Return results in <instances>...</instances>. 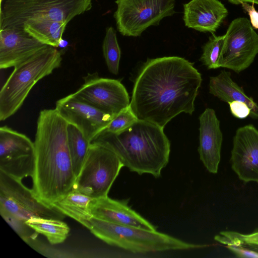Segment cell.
Listing matches in <instances>:
<instances>
[{
  "mask_svg": "<svg viewBox=\"0 0 258 258\" xmlns=\"http://www.w3.org/2000/svg\"><path fill=\"white\" fill-rule=\"evenodd\" d=\"M224 35L219 68L239 73L251 65L258 54V33L248 19L239 17L230 23Z\"/></svg>",
  "mask_w": 258,
  "mask_h": 258,
  "instance_id": "10",
  "label": "cell"
},
{
  "mask_svg": "<svg viewBox=\"0 0 258 258\" xmlns=\"http://www.w3.org/2000/svg\"><path fill=\"white\" fill-rule=\"evenodd\" d=\"M214 239L226 245L232 244L258 247V231L248 234L235 231H222L216 235Z\"/></svg>",
  "mask_w": 258,
  "mask_h": 258,
  "instance_id": "26",
  "label": "cell"
},
{
  "mask_svg": "<svg viewBox=\"0 0 258 258\" xmlns=\"http://www.w3.org/2000/svg\"><path fill=\"white\" fill-rule=\"evenodd\" d=\"M185 25L200 32H216L228 14L218 0H191L183 5Z\"/></svg>",
  "mask_w": 258,
  "mask_h": 258,
  "instance_id": "18",
  "label": "cell"
},
{
  "mask_svg": "<svg viewBox=\"0 0 258 258\" xmlns=\"http://www.w3.org/2000/svg\"><path fill=\"white\" fill-rule=\"evenodd\" d=\"M230 3L234 5L241 4L242 3H251L258 5V0H228Z\"/></svg>",
  "mask_w": 258,
  "mask_h": 258,
  "instance_id": "32",
  "label": "cell"
},
{
  "mask_svg": "<svg viewBox=\"0 0 258 258\" xmlns=\"http://www.w3.org/2000/svg\"><path fill=\"white\" fill-rule=\"evenodd\" d=\"M93 199L88 196L73 190L52 206L89 229L90 220L93 217L90 204Z\"/></svg>",
  "mask_w": 258,
  "mask_h": 258,
  "instance_id": "20",
  "label": "cell"
},
{
  "mask_svg": "<svg viewBox=\"0 0 258 258\" xmlns=\"http://www.w3.org/2000/svg\"><path fill=\"white\" fill-rule=\"evenodd\" d=\"M163 130L152 122L138 119L118 133L103 130L91 142L113 150L131 171L158 178L168 163L170 152V143Z\"/></svg>",
  "mask_w": 258,
  "mask_h": 258,
  "instance_id": "3",
  "label": "cell"
},
{
  "mask_svg": "<svg viewBox=\"0 0 258 258\" xmlns=\"http://www.w3.org/2000/svg\"><path fill=\"white\" fill-rule=\"evenodd\" d=\"M3 218L28 244L32 246L37 240L38 233L25 221L9 214L0 212Z\"/></svg>",
  "mask_w": 258,
  "mask_h": 258,
  "instance_id": "27",
  "label": "cell"
},
{
  "mask_svg": "<svg viewBox=\"0 0 258 258\" xmlns=\"http://www.w3.org/2000/svg\"><path fill=\"white\" fill-rule=\"evenodd\" d=\"M60 52L47 45L14 67L0 91V120L14 115L22 106L33 86L59 67Z\"/></svg>",
  "mask_w": 258,
  "mask_h": 258,
  "instance_id": "4",
  "label": "cell"
},
{
  "mask_svg": "<svg viewBox=\"0 0 258 258\" xmlns=\"http://www.w3.org/2000/svg\"><path fill=\"white\" fill-rule=\"evenodd\" d=\"M122 167L120 159L113 150L91 142L73 190L94 199L107 197Z\"/></svg>",
  "mask_w": 258,
  "mask_h": 258,
  "instance_id": "7",
  "label": "cell"
},
{
  "mask_svg": "<svg viewBox=\"0 0 258 258\" xmlns=\"http://www.w3.org/2000/svg\"><path fill=\"white\" fill-rule=\"evenodd\" d=\"M68 124L55 108L42 110L37 121L32 190L49 206L73 191L76 179L68 142Z\"/></svg>",
  "mask_w": 258,
  "mask_h": 258,
  "instance_id": "2",
  "label": "cell"
},
{
  "mask_svg": "<svg viewBox=\"0 0 258 258\" xmlns=\"http://www.w3.org/2000/svg\"><path fill=\"white\" fill-rule=\"evenodd\" d=\"M115 3L117 29L126 36H140L149 27L159 25L175 12V0H116Z\"/></svg>",
  "mask_w": 258,
  "mask_h": 258,
  "instance_id": "8",
  "label": "cell"
},
{
  "mask_svg": "<svg viewBox=\"0 0 258 258\" xmlns=\"http://www.w3.org/2000/svg\"><path fill=\"white\" fill-rule=\"evenodd\" d=\"M226 247L239 257H258V249L246 247L245 245H227Z\"/></svg>",
  "mask_w": 258,
  "mask_h": 258,
  "instance_id": "30",
  "label": "cell"
},
{
  "mask_svg": "<svg viewBox=\"0 0 258 258\" xmlns=\"http://www.w3.org/2000/svg\"><path fill=\"white\" fill-rule=\"evenodd\" d=\"M127 200H113L108 196L94 199L90 204L93 217L114 224L150 231L156 227L128 206Z\"/></svg>",
  "mask_w": 258,
  "mask_h": 258,
  "instance_id": "17",
  "label": "cell"
},
{
  "mask_svg": "<svg viewBox=\"0 0 258 258\" xmlns=\"http://www.w3.org/2000/svg\"><path fill=\"white\" fill-rule=\"evenodd\" d=\"M67 136L73 169L77 177L80 172L91 143L77 127L69 123L67 128Z\"/></svg>",
  "mask_w": 258,
  "mask_h": 258,
  "instance_id": "23",
  "label": "cell"
},
{
  "mask_svg": "<svg viewBox=\"0 0 258 258\" xmlns=\"http://www.w3.org/2000/svg\"><path fill=\"white\" fill-rule=\"evenodd\" d=\"M35 168L34 142L7 126L0 128V171L19 180L32 177Z\"/></svg>",
  "mask_w": 258,
  "mask_h": 258,
  "instance_id": "11",
  "label": "cell"
},
{
  "mask_svg": "<svg viewBox=\"0 0 258 258\" xmlns=\"http://www.w3.org/2000/svg\"><path fill=\"white\" fill-rule=\"evenodd\" d=\"M23 29L0 30V69L15 67L46 46Z\"/></svg>",
  "mask_w": 258,
  "mask_h": 258,
  "instance_id": "15",
  "label": "cell"
},
{
  "mask_svg": "<svg viewBox=\"0 0 258 258\" xmlns=\"http://www.w3.org/2000/svg\"><path fill=\"white\" fill-rule=\"evenodd\" d=\"M138 119L129 105L115 115L104 130L112 133H118L130 126Z\"/></svg>",
  "mask_w": 258,
  "mask_h": 258,
  "instance_id": "28",
  "label": "cell"
},
{
  "mask_svg": "<svg viewBox=\"0 0 258 258\" xmlns=\"http://www.w3.org/2000/svg\"><path fill=\"white\" fill-rule=\"evenodd\" d=\"M67 23L51 19H37L24 24L23 29L30 35L44 44L57 47Z\"/></svg>",
  "mask_w": 258,
  "mask_h": 258,
  "instance_id": "21",
  "label": "cell"
},
{
  "mask_svg": "<svg viewBox=\"0 0 258 258\" xmlns=\"http://www.w3.org/2000/svg\"><path fill=\"white\" fill-rule=\"evenodd\" d=\"M93 0H6L1 9L0 28L22 29L27 22L51 19L68 23L89 11Z\"/></svg>",
  "mask_w": 258,
  "mask_h": 258,
  "instance_id": "6",
  "label": "cell"
},
{
  "mask_svg": "<svg viewBox=\"0 0 258 258\" xmlns=\"http://www.w3.org/2000/svg\"><path fill=\"white\" fill-rule=\"evenodd\" d=\"M225 35L216 36L212 33L203 47L200 61L208 69L219 68V60L222 50Z\"/></svg>",
  "mask_w": 258,
  "mask_h": 258,
  "instance_id": "25",
  "label": "cell"
},
{
  "mask_svg": "<svg viewBox=\"0 0 258 258\" xmlns=\"http://www.w3.org/2000/svg\"><path fill=\"white\" fill-rule=\"evenodd\" d=\"M230 162L232 170L241 180L258 183V130L253 125L237 130Z\"/></svg>",
  "mask_w": 258,
  "mask_h": 258,
  "instance_id": "14",
  "label": "cell"
},
{
  "mask_svg": "<svg viewBox=\"0 0 258 258\" xmlns=\"http://www.w3.org/2000/svg\"><path fill=\"white\" fill-rule=\"evenodd\" d=\"M199 119L200 158L209 172L216 174L221 160L223 141L220 121L214 110L209 108L201 114Z\"/></svg>",
  "mask_w": 258,
  "mask_h": 258,
  "instance_id": "16",
  "label": "cell"
},
{
  "mask_svg": "<svg viewBox=\"0 0 258 258\" xmlns=\"http://www.w3.org/2000/svg\"><path fill=\"white\" fill-rule=\"evenodd\" d=\"M0 212L24 221L34 217L62 220L66 215L39 200L19 180L0 171Z\"/></svg>",
  "mask_w": 258,
  "mask_h": 258,
  "instance_id": "9",
  "label": "cell"
},
{
  "mask_svg": "<svg viewBox=\"0 0 258 258\" xmlns=\"http://www.w3.org/2000/svg\"><path fill=\"white\" fill-rule=\"evenodd\" d=\"M209 92L228 103L234 101L245 103L251 110L249 116L253 119L258 118L257 104L232 80L229 72L223 70L217 76L210 77Z\"/></svg>",
  "mask_w": 258,
  "mask_h": 258,
  "instance_id": "19",
  "label": "cell"
},
{
  "mask_svg": "<svg viewBox=\"0 0 258 258\" xmlns=\"http://www.w3.org/2000/svg\"><path fill=\"white\" fill-rule=\"evenodd\" d=\"M55 109L68 123L77 127L90 143L114 117L87 102L75 93L57 100Z\"/></svg>",
  "mask_w": 258,
  "mask_h": 258,
  "instance_id": "13",
  "label": "cell"
},
{
  "mask_svg": "<svg viewBox=\"0 0 258 258\" xmlns=\"http://www.w3.org/2000/svg\"><path fill=\"white\" fill-rule=\"evenodd\" d=\"M241 5L243 9L247 12L252 27L258 29V12L254 8V4L249 5L247 3H242Z\"/></svg>",
  "mask_w": 258,
  "mask_h": 258,
  "instance_id": "31",
  "label": "cell"
},
{
  "mask_svg": "<svg viewBox=\"0 0 258 258\" xmlns=\"http://www.w3.org/2000/svg\"><path fill=\"white\" fill-rule=\"evenodd\" d=\"M84 83L75 92L79 97L101 111L115 116L130 105V97L124 86L117 80L88 74Z\"/></svg>",
  "mask_w": 258,
  "mask_h": 258,
  "instance_id": "12",
  "label": "cell"
},
{
  "mask_svg": "<svg viewBox=\"0 0 258 258\" xmlns=\"http://www.w3.org/2000/svg\"><path fill=\"white\" fill-rule=\"evenodd\" d=\"M102 50L108 70L112 74L117 75L118 73L121 51L118 43L116 31L111 26L106 29Z\"/></svg>",
  "mask_w": 258,
  "mask_h": 258,
  "instance_id": "24",
  "label": "cell"
},
{
  "mask_svg": "<svg viewBox=\"0 0 258 258\" xmlns=\"http://www.w3.org/2000/svg\"><path fill=\"white\" fill-rule=\"evenodd\" d=\"M89 230L106 243L134 253L190 249L206 246L187 243L157 230L114 224L93 217L90 220Z\"/></svg>",
  "mask_w": 258,
  "mask_h": 258,
  "instance_id": "5",
  "label": "cell"
},
{
  "mask_svg": "<svg viewBox=\"0 0 258 258\" xmlns=\"http://www.w3.org/2000/svg\"><path fill=\"white\" fill-rule=\"evenodd\" d=\"M26 223L37 233L44 235L51 244L62 243L70 231L68 225L58 219L34 217Z\"/></svg>",
  "mask_w": 258,
  "mask_h": 258,
  "instance_id": "22",
  "label": "cell"
},
{
  "mask_svg": "<svg viewBox=\"0 0 258 258\" xmlns=\"http://www.w3.org/2000/svg\"><path fill=\"white\" fill-rule=\"evenodd\" d=\"M202 81L201 74L184 58L148 59L136 77L130 106L138 119L164 128L180 113L192 114Z\"/></svg>",
  "mask_w": 258,
  "mask_h": 258,
  "instance_id": "1",
  "label": "cell"
},
{
  "mask_svg": "<svg viewBox=\"0 0 258 258\" xmlns=\"http://www.w3.org/2000/svg\"><path fill=\"white\" fill-rule=\"evenodd\" d=\"M228 104L231 113L235 117L243 119L250 115L251 110L245 103L234 101Z\"/></svg>",
  "mask_w": 258,
  "mask_h": 258,
  "instance_id": "29",
  "label": "cell"
}]
</instances>
